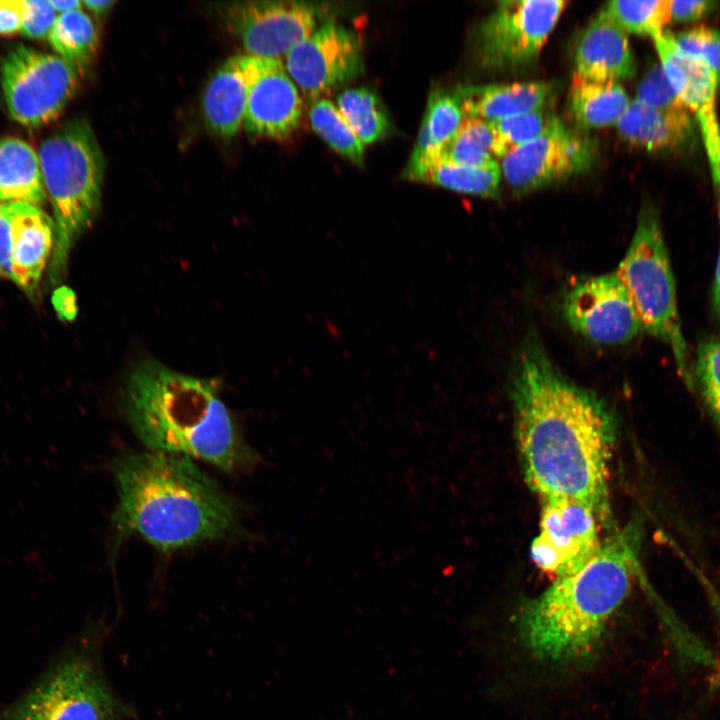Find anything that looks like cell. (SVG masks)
Masks as SVG:
<instances>
[{
  "mask_svg": "<svg viewBox=\"0 0 720 720\" xmlns=\"http://www.w3.org/2000/svg\"><path fill=\"white\" fill-rule=\"evenodd\" d=\"M511 376L516 438L529 487L543 501H580L603 517L615 438L611 411L560 372L535 334L521 344Z\"/></svg>",
  "mask_w": 720,
  "mask_h": 720,
  "instance_id": "cell-1",
  "label": "cell"
},
{
  "mask_svg": "<svg viewBox=\"0 0 720 720\" xmlns=\"http://www.w3.org/2000/svg\"><path fill=\"white\" fill-rule=\"evenodd\" d=\"M660 65L688 110L692 111L703 137L714 186L720 199V125L716 110L717 78L699 58L683 53L671 32L653 39Z\"/></svg>",
  "mask_w": 720,
  "mask_h": 720,
  "instance_id": "cell-15",
  "label": "cell"
},
{
  "mask_svg": "<svg viewBox=\"0 0 720 720\" xmlns=\"http://www.w3.org/2000/svg\"><path fill=\"white\" fill-rule=\"evenodd\" d=\"M716 1L711 0H672L670 1L671 19L675 21H693L714 9Z\"/></svg>",
  "mask_w": 720,
  "mask_h": 720,
  "instance_id": "cell-36",
  "label": "cell"
},
{
  "mask_svg": "<svg viewBox=\"0 0 720 720\" xmlns=\"http://www.w3.org/2000/svg\"><path fill=\"white\" fill-rule=\"evenodd\" d=\"M603 11L626 33L646 34L652 39L660 36L671 20L670 0H614Z\"/></svg>",
  "mask_w": 720,
  "mask_h": 720,
  "instance_id": "cell-30",
  "label": "cell"
},
{
  "mask_svg": "<svg viewBox=\"0 0 720 720\" xmlns=\"http://www.w3.org/2000/svg\"><path fill=\"white\" fill-rule=\"evenodd\" d=\"M336 106L364 145L379 141L391 130L379 97L366 87L344 90L338 95Z\"/></svg>",
  "mask_w": 720,
  "mask_h": 720,
  "instance_id": "cell-27",
  "label": "cell"
},
{
  "mask_svg": "<svg viewBox=\"0 0 720 720\" xmlns=\"http://www.w3.org/2000/svg\"><path fill=\"white\" fill-rule=\"evenodd\" d=\"M11 229L5 203L0 202V277L10 279Z\"/></svg>",
  "mask_w": 720,
  "mask_h": 720,
  "instance_id": "cell-38",
  "label": "cell"
},
{
  "mask_svg": "<svg viewBox=\"0 0 720 720\" xmlns=\"http://www.w3.org/2000/svg\"><path fill=\"white\" fill-rule=\"evenodd\" d=\"M595 157L594 140L556 117L540 136L502 157L500 169L511 189L527 193L587 171Z\"/></svg>",
  "mask_w": 720,
  "mask_h": 720,
  "instance_id": "cell-11",
  "label": "cell"
},
{
  "mask_svg": "<svg viewBox=\"0 0 720 720\" xmlns=\"http://www.w3.org/2000/svg\"><path fill=\"white\" fill-rule=\"evenodd\" d=\"M569 106L583 128H603L617 124L630 100L618 82H601L573 74L569 86Z\"/></svg>",
  "mask_w": 720,
  "mask_h": 720,
  "instance_id": "cell-23",
  "label": "cell"
},
{
  "mask_svg": "<svg viewBox=\"0 0 720 720\" xmlns=\"http://www.w3.org/2000/svg\"><path fill=\"white\" fill-rule=\"evenodd\" d=\"M640 533L632 523L602 543L578 571L555 579L517 616L520 639L537 660L572 664L590 658L638 569Z\"/></svg>",
  "mask_w": 720,
  "mask_h": 720,
  "instance_id": "cell-4",
  "label": "cell"
},
{
  "mask_svg": "<svg viewBox=\"0 0 720 720\" xmlns=\"http://www.w3.org/2000/svg\"><path fill=\"white\" fill-rule=\"evenodd\" d=\"M557 85L551 81L463 86L454 96L463 116L494 122L545 110L554 102Z\"/></svg>",
  "mask_w": 720,
  "mask_h": 720,
  "instance_id": "cell-20",
  "label": "cell"
},
{
  "mask_svg": "<svg viewBox=\"0 0 720 720\" xmlns=\"http://www.w3.org/2000/svg\"><path fill=\"white\" fill-rule=\"evenodd\" d=\"M267 59L238 54L228 58L216 70L202 99L203 116L212 133L229 139L239 132L251 88Z\"/></svg>",
  "mask_w": 720,
  "mask_h": 720,
  "instance_id": "cell-17",
  "label": "cell"
},
{
  "mask_svg": "<svg viewBox=\"0 0 720 720\" xmlns=\"http://www.w3.org/2000/svg\"><path fill=\"white\" fill-rule=\"evenodd\" d=\"M11 229L10 279L27 294L37 288L54 249V220L27 203H5Z\"/></svg>",
  "mask_w": 720,
  "mask_h": 720,
  "instance_id": "cell-18",
  "label": "cell"
},
{
  "mask_svg": "<svg viewBox=\"0 0 720 720\" xmlns=\"http://www.w3.org/2000/svg\"><path fill=\"white\" fill-rule=\"evenodd\" d=\"M694 384L720 432V340L708 339L699 345Z\"/></svg>",
  "mask_w": 720,
  "mask_h": 720,
  "instance_id": "cell-32",
  "label": "cell"
},
{
  "mask_svg": "<svg viewBox=\"0 0 720 720\" xmlns=\"http://www.w3.org/2000/svg\"><path fill=\"white\" fill-rule=\"evenodd\" d=\"M52 304L59 319L71 321L75 318L78 311L76 295L69 287L56 288L52 295Z\"/></svg>",
  "mask_w": 720,
  "mask_h": 720,
  "instance_id": "cell-39",
  "label": "cell"
},
{
  "mask_svg": "<svg viewBox=\"0 0 720 720\" xmlns=\"http://www.w3.org/2000/svg\"><path fill=\"white\" fill-rule=\"evenodd\" d=\"M615 273L628 292L643 330L670 347L680 378L693 390L694 378L678 315L675 280L654 209H642L632 241Z\"/></svg>",
  "mask_w": 720,
  "mask_h": 720,
  "instance_id": "cell-6",
  "label": "cell"
},
{
  "mask_svg": "<svg viewBox=\"0 0 720 720\" xmlns=\"http://www.w3.org/2000/svg\"><path fill=\"white\" fill-rule=\"evenodd\" d=\"M50 4L59 14L81 9L82 2L77 0H49Z\"/></svg>",
  "mask_w": 720,
  "mask_h": 720,
  "instance_id": "cell-42",
  "label": "cell"
},
{
  "mask_svg": "<svg viewBox=\"0 0 720 720\" xmlns=\"http://www.w3.org/2000/svg\"><path fill=\"white\" fill-rule=\"evenodd\" d=\"M402 176L456 192L495 198L498 195L501 169L496 161L482 167H468L437 160L403 173Z\"/></svg>",
  "mask_w": 720,
  "mask_h": 720,
  "instance_id": "cell-25",
  "label": "cell"
},
{
  "mask_svg": "<svg viewBox=\"0 0 720 720\" xmlns=\"http://www.w3.org/2000/svg\"><path fill=\"white\" fill-rule=\"evenodd\" d=\"M490 123L464 116L439 160L461 166L482 167L494 162Z\"/></svg>",
  "mask_w": 720,
  "mask_h": 720,
  "instance_id": "cell-28",
  "label": "cell"
},
{
  "mask_svg": "<svg viewBox=\"0 0 720 720\" xmlns=\"http://www.w3.org/2000/svg\"><path fill=\"white\" fill-rule=\"evenodd\" d=\"M118 491L115 536L136 535L162 552L241 538L238 504L183 455L123 452L108 463Z\"/></svg>",
  "mask_w": 720,
  "mask_h": 720,
  "instance_id": "cell-2",
  "label": "cell"
},
{
  "mask_svg": "<svg viewBox=\"0 0 720 720\" xmlns=\"http://www.w3.org/2000/svg\"><path fill=\"white\" fill-rule=\"evenodd\" d=\"M38 156L54 214L50 277L55 282L74 243L99 211L104 158L93 131L82 120L66 123L45 139Z\"/></svg>",
  "mask_w": 720,
  "mask_h": 720,
  "instance_id": "cell-5",
  "label": "cell"
},
{
  "mask_svg": "<svg viewBox=\"0 0 720 720\" xmlns=\"http://www.w3.org/2000/svg\"><path fill=\"white\" fill-rule=\"evenodd\" d=\"M567 1L506 0L478 26L474 50L487 68L519 67L534 60L555 27Z\"/></svg>",
  "mask_w": 720,
  "mask_h": 720,
  "instance_id": "cell-8",
  "label": "cell"
},
{
  "mask_svg": "<svg viewBox=\"0 0 720 720\" xmlns=\"http://www.w3.org/2000/svg\"><path fill=\"white\" fill-rule=\"evenodd\" d=\"M114 4L115 1L111 0H85L82 2V5L96 15L106 14Z\"/></svg>",
  "mask_w": 720,
  "mask_h": 720,
  "instance_id": "cell-41",
  "label": "cell"
},
{
  "mask_svg": "<svg viewBox=\"0 0 720 720\" xmlns=\"http://www.w3.org/2000/svg\"><path fill=\"white\" fill-rule=\"evenodd\" d=\"M1 86L10 116L37 127L62 113L77 89V68L58 55L19 45L2 61Z\"/></svg>",
  "mask_w": 720,
  "mask_h": 720,
  "instance_id": "cell-7",
  "label": "cell"
},
{
  "mask_svg": "<svg viewBox=\"0 0 720 720\" xmlns=\"http://www.w3.org/2000/svg\"><path fill=\"white\" fill-rule=\"evenodd\" d=\"M556 116L545 110L531 111L489 122L493 134L492 153L504 157L540 136Z\"/></svg>",
  "mask_w": 720,
  "mask_h": 720,
  "instance_id": "cell-31",
  "label": "cell"
},
{
  "mask_svg": "<svg viewBox=\"0 0 720 720\" xmlns=\"http://www.w3.org/2000/svg\"><path fill=\"white\" fill-rule=\"evenodd\" d=\"M673 37L683 53L704 61L720 84V30L700 25L673 34Z\"/></svg>",
  "mask_w": 720,
  "mask_h": 720,
  "instance_id": "cell-33",
  "label": "cell"
},
{
  "mask_svg": "<svg viewBox=\"0 0 720 720\" xmlns=\"http://www.w3.org/2000/svg\"><path fill=\"white\" fill-rule=\"evenodd\" d=\"M637 99L663 110L687 109L660 64L653 66L643 77L637 89Z\"/></svg>",
  "mask_w": 720,
  "mask_h": 720,
  "instance_id": "cell-34",
  "label": "cell"
},
{
  "mask_svg": "<svg viewBox=\"0 0 720 720\" xmlns=\"http://www.w3.org/2000/svg\"><path fill=\"white\" fill-rule=\"evenodd\" d=\"M718 213L720 219V203H718ZM713 311L716 317L720 320V249L715 269V277L713 283V295H712Z\"/></svg>",
  "mask_w": 720,
  "mask_h": 720,
  "instance_id": "cell-40",
  "label": "cell"
},
{
  "mask_svg": "<svg viewBox=\"0 0 720 720\" xmlns=\"http://www.w3.org/2000/svg\"><path fill=\"white\" fill-rule=\"evenodd\" d=\"M309 119L314 131L331 148L353 163L363 165L364 144L330 100H316L309 109Z\"/></svg>",
  "mask_w": 720,
  "mask_h": 720,
  "instance_id": "cell-29",
  "label": "cell"
},
{
  "mask_svg": "<svg viewBox=\"0 0 720 720\" xmlns=\"http://www.w3.org/2000/svg\"><path fill=\"white\" fill-rule=\"evenodd\" d=\"M302 99L280 59H267L251 88L243 127L249 133L282 140L298 127Z\"/></svg>",
  "mask_w": 720,
  "mask_h": 720,
  "instance_id": "cell-16",
  "label": "cell"
},
{
  "mask_svg": "<svg viewBox=\"0 0 720 720\" xmlns=\"http://www.w3.org/2000/svg\"><path fill=\"white\" fill-rule=\"evenodd\" d=\"M56 17L49 0H25V16L20 32L33 39L48 37Z\"/></svg>",
  "mask_w": 720,
  "mask_h": 720,
  "instance_id": "cell-35",
  "label": "cell"
},
{
  "mask_svg": "<svg viewBox=\"0 0 720 720\" xmlns=\"http://www.w3.org/2000/svg\"><path fill=\"white\" fill-rule=\"evenodd\" d=\"M40 160L25 141L0 139V202L38 206L46 200Z\"/></svg>",
  "mask_w": 720,
  "mask_h": 720,
  "instance_id": "cell-22",
  "label": "cell"
},
{
  "mask_svg": "<svg viewBox=\"0 0 720 720\" xmlns=\"http://www.w3.org/2000/svg\"><path fill=\"white\" fill-rule=\"evenodd\" d=\"M561 307L569 326L599 345L626 344L643 330L616 273L579 279L565 292Z\"/></svg>",
  "mask_w": 720,
  "mask_h": 720,
  "instance_id": "cell-12",
  "label": "cell"
},
{
  "mask_svg": "<svg viewBox=\"0 0 720 720\" xmlns=\"http://www.w3.org/2000/svg\"><path fill=\"white\" fill-rule=\"evenodd\" d=\"M463 117L454 94L441 90L431 92L418 138L407 164L417 167L439 160L442 151L456 134Z\"/></svg>",
  "mask_w": 720,
  "mask_h": 720,
  "instance_id": "cell-24",
  "label": "cell"
},
{
  "mask_svg": "<svg viewBox=\"0 0 720 720\" xmlns=\"http://www.w3.org/2000/svg\"><path fill=\"white\" fill-rule=\"evenodd\" d=\"M47 38L58 56L75 68L91 61L99 42L95 24L81 9L57 15Z\"/></svg>",
  "mask_w": 720,
  "mask_h": 720,
  "instance_id": "cell-26",
  "label": "cell"
},
{
  "mask_svg": "<svg viewBox=\"0 0 720 720\" xmlns=\"http://www.w3.org/2000/svg\"><path fill=\"white\" fill-rule=\"evenodd\" d=\"M226 15L247 54L280 59L319 27L321 10L303 1H247L231 4Z\"/></svg>",
  "mask_w": 720,
  "mask_h": 720,
  "instance_id": "cell-14",
  "label": "cell"
},
{
  "mask_svg": "<svg viewBox=\"0 0 720 720\" xmlns=\"http://www.w3.org/2000/svg\"><path fill=\"white\" fill-rule=\"evenodd\" d=\"M285 68L310 100L346 84L363 70L358 36L332 20L320 25L286 55Z\"/></svg>",
  "mask_w": 720,
  "mask_h": 720,
  "instance_id": "cell-13",
  "label": "cell"
},
{
  "mask_svg": "<svg viewBox=\"0 0 720 720\" xmlns=\"http://www.w3.org/2000/svg\"><path fill=\"white\" fill-rule=\"evenodd\" d=\"M25 16V0H0V35L20 32Z\"/></svg>",
  "mask_w": 720,
  "mask_h": 720,
  "instance_id": "cell-37",
  "label": "cell"
},
{
  "mask_svg": "<svg viewBox=\"0 0 720 720\" xmlns=\"http://www.w3.org/2000/svg\"><path fill=\"white\" fill-rule=\"evenodd\" d=\"M616 127L620 136L632 145L663 151L683 144L692 123L688 109L663 110L635 99L630 101Z\"/></svg>",
  "mask_w": 720,
  "mask_h": 720,
  "instance_id": "cell-21",
  "label": "cell"
},
{
  "mask_svg": "<svg viewBox=\"0 0 720 720\" xmlns=\"http://www.w3.org/2000/svg\"><path fill=\"white\" fill-rule=\"evenodd\" d=\"M115 698L87 660L57 666L13 709L10 720H114Z\"/></svg>",
  "mask_w": 720,
  "mask_h": 720,
  "instance_id": "cell-9",
  "label": "cell"
},
{
  "mask_svg": "<svg viewBox=\"0 0 720 720\" xmlns=\"http://www.w3.org/2000/svg\"><path fill=\"white\" fill-rule=\"evenodd\" d=\"M574 60L575 73L594 81L618 82L636 72L627 33L603 10L579 35Z\"/></svg>",
  "mask_w": 720,
  "mask_h": 720,
  "instance_id": "cell-19",
  "label": "cell"
},
{
  "mask_svg": "<svg viewBox=\"0 0 720 720\" xmlns=\"http://www.w3.org/2000/svg\"><path fill=\"white\" fill-rule=\"evenodd\" d=\"M124 384L125 416L150 451L194 457L226 472L257 463L258 455L241 436L216 380L144 360L130 370Z\"/></svg>",
  "mask_w": 720,
  "mask_h": 720,
  "instance_id": "cell-3",
  "label": "cell"
},
{
  "mask_svg": "<svg viewBox=\"0 0 720 720\" xmlns=\"http://www.w3.org/2000/svg\"><path fill=\"white\" fill-rule=\"evenodd\" d=\"M598 511L571 499L543 501L539 531L530 547L536 567L554 580L587 564L602 546Z\"/></svg>",
  "mask_w": 720,
  "mask_h": 720,
  "instance_id": "cell-10",
  "label": "cell"
}]
</instances>
